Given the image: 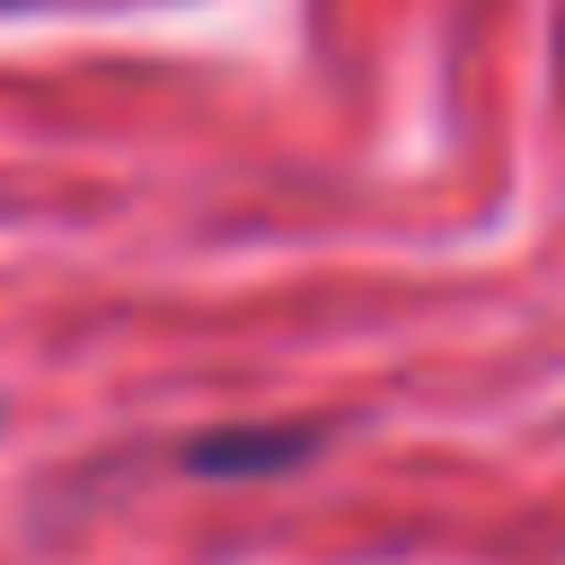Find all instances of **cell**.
I'll use <instances>...</instances> for the list:
<instances>
[{"label":"cell","mask_w":565,"mask_h":565,"mask_svg":"<svg viewBox=\"0 0 565 565\" xmlns=\"http://www.w3.org/2000/svg\"><path fill=\"white\" fill-rule=\"evenodd\" d=\"M309 450H318V433H203L185 450V468H203V477H256V468H291Z\"/></svg>","instance_id":"1"}]
</instances>
